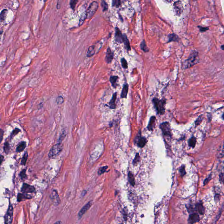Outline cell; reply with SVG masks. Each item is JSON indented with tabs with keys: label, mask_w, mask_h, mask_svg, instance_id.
<instances>
[{
	"label": "cell",
	"mask_w": 224,
	"mask_h": 224,
	"mask_svg": "<svg viewBox=\"0 0 224 224\" xmlns=\"http://www.w3.org/2000/svg\"><path fill=\"white\" fill-rule=\"evenodd\" d=\"M199 62V53L196 50H193L191 52L188 58L184 63V68L188 69L193 67Z\"/></svg>",
	"instance_id": "cell-1"
},
{
	"label": "cell",
	"mask_w": 224,
	"mask_h": 224,
	"mask_svg": "<svg viewBox=\"0 0 224 224\" xmlns=\"http://www.w3.org/2000/svg\"><path fill=\"white\" fill-rule=\"evenodd\" d=\"M166 100L165 99H159L157 98H154L152 99V103L154 107L158 114L163 115L165 112V106Z\"/></svg>",
	"instance_id": "cell-2"
},
{
	"label": "cell",
	"mask_w": 224,
	"mask_h": 224,
	"mask_svg": "<svg viewBox=\"0 0 224 224\" xmlns=\"http://www.w3.org/2000/svg\"><path fill=\"white\" fill-rule=\"evenodd\" d=\"M63 149L61 143H57L53 146L48 153V157L50 158H54L60 154Z\"/></svg>",
	"instance_id": "cell-3"
},
{
	"label": "cell",
	"mask_w": 224,
	"mask_h": 224,
	"mask_svg": "<svg viewBox=\"0 0 224 224\" xmlns=\"http://www.w3.org/2000/svg\"><path fill=\"white\" fill-rule=\"evenodd\" d=\"M98 7L99 4L98 2L94 1L91 3L86 12V19H89L92 17L97 12Z\"/></svg>",
	"instance_id": "cell-4"
},
{
	"label": "cell",
	"mask_w": 224,
	"mask_h": 224,
	"mask_svg": "<svg viewBox=\"0 0 224 224\" xmlns=\"http://www.w3.org/2000/svg\"><path fill=\"white\" fill-rule=\"evenodd\" d=\"M159 127L164 136L170 138L172 137V130L170 124L168 122H165L161 124Z\"/></svg>",
	"instance_id": "cell-5"
},
{
	"label": "cell",
	"mask_w": 224,
	"mask_h": 224,
	"mask_svg": "<svg viewBox=\"0 0 224 224\" xmlns=\"http://www.w3.org/2000/svg\"><path fill=\"white\" fill-rule=\"evenodd\" d=\"M148 140L145 137L141 136V131H139L134 140V143L136 144L138 147L142 148L145 145Z\"/></svg>",
	"instance_id": "cell-6"
},
{
	"label": "cell",
	"mask_w": 224,
	"mask_h": 224,
	"mask_svg": "<svg viewBox=\"0 0 224 224\" xmlns=\"http://www.w3.org/2000/svg\"><path fill=\"white\" fill-rule=\"evenodd\" d=\"M184 7L181 1L178 0L174 3L173 11L176 16H180L183 12Z\"/></svg>",
	"instance_id": "cell-7"
},
{
	"label": "cell",
	"mask_w": 224,
	"mask_h": 224,
	"mask_svg": "<svg viewBox=\"0 0 224 224\" xmlns=\"http://www.w3.org/2000/svg\"><path fill=\"white\" fill-rule=\"evenodd\" d=\"M13 218V208L12 205H10L8 207L7 212L5 216V224H12Z\"/></svg>",
	"instance_id": "cell-8"
},
{
	"label": "cell",
	"mask_w": 224,
	"mask_h": 224,
	"mask_svg": "<svg viewBox=\"0 0 224 224\" xmlns=\"http://www.w3.org/2000/svg\"><path fill=\"white\" fill-rule=\"evenodd\" d=\"M36 191L35 188L33 186L29 184H24L22 188V192L23 193H33Z\"/></svg>",
	"instance_id": "cell-9"
},
{
	"label": "cell",
	"mask_w": 224,
	"mask_h": 224,
	"mask_svg": "<svg viewBox=\"0 0 224 224\" xmlns=\"http://www.w3.org/2000/svg\"><path fill=\"white\" fill-rule=\"evenodd\" d=\"M200 220L199 215L197 213H192L189 216L188 222L189 224H193L198 222Z\"/></svg>",
	"instance_id": "cell-10"
},
{
	"label": "cell",
	"mask_w": 224,
	"mask_h": 224,
	"mask_svg": "<svg viewBox=\"0 0 224 224\" xmlns=\"http://www.w3.org/2000/svg\"><path fill=\"white\" fill-rule=\"evenodd\" d=\"M123 34L121 32L118 27H116L115 34V41L118 43H123Z\"/></svg>",
	"instance_id": "cell-11"
},
{
	"label": "cell",
	"mask_w": 224,
	"mask_h": 224,
	"mask_svg": "<svg viewBox=\"0 0 224 224\" xmlns=\"http://www.w3.org/2000/svg\"><path fill=\"white\" fill-rule=\"evenodd\" d=\"M114 57V53L110 47L108 48L105 54V60L107 64H110L112 62Z\"/></svg>",
	"instance_id": "cell-12"
},
{
	"label": "cell",
	"mask_w": 224,
	"mask_h": 224,
	"mask_svg": "<svg viewBox=\"0 0 224 224\" xmlns=\"http://www.w3.org/2000/svg\"><path fill=\"white\" fill-rule=\"evenodd\" d=\"M92 205V201H91L88 202L86 205H85L83 207L81 208V210L80 211L78 214L79 218H81L82 216L85 214V213L90 208Z\"/></svg>",
	"instance_id": "cell-13"
},
{
	"label": "cell",
	"mask_w": 224,
	"mask_h": 224,
	"mask_svg": "<svg viewBox=\"0 0 224 224\" xmlns=\"http://www.w3.org/2000/svg\"><path fill=\"white\" fill-rule=\"evenodd\" d=\"M50 198L54 203V204L55 206L59 205L60 203V198L56 191H53L51 195Z\"/></svg>",
	"instance_id": "cell-14"
},
{
	"label": "cell",
	"mask_w": 224,
	"mask_h": 224,
	"mask_svg": "<svg viewBox=\"0 0 224 224\" xmlns=\"http://www.w3.org/2000/svg\"><path fill=\"white\" fill-rule=\"evenodd\" d=\"M155 121H156V117L155 116H152L150 119V120L147 127V129L149 131H153L155 128Z\"/></svg>",
	"instance_id": "cell-15"
},
{
	"label": "cell",
	"mask_w": 224,
	"mask_h": 224,
	"mask_svg": "<svg viewBox=\"0 0 224 224\" xmlns=\"http://www.w3.org/2000/svg\"><path fill=\"white\" fill-rule=\"evenodd\" d=\"M129 89V85L127 83H125L123 87V89L122 90L121 93L120 95V97L122 99H126L127 95Z\"/></svg>",
	"instance_id": "cell-16"
},
{
	"label": "cell",
	"mask_w": 224,
	"mask_h": 224,
	"mask_svg": "<svg viewBox=\"0 0 224 224\" xmlns=\"http://www.w3.org/2000/svg\"><path fill=\"white\" fill-rule=\"evenodd\" d=\"M123 43H124L125 48L127 51L131 50V47L130 46V43L129 40L127 38V36L125 34H123Z\"/></svg>",
	"instance_id": "cell-17"
},
{
	"label": "cell",
	"mask_w": 224,
	"mask_h": 224,
	"mask_svg": "<svg viewBox=\"0 0 224 224\" xmlns=\"http://www.w3.org/2000/svg\"><path fill=\"white\" fill-rule=\"evenodd\" d=\"M168 37L169 40L168 41L167 43H170L171 42H178L179 40L178 36L176 34L174 33L170 34L169 35H168Z\"/></svg>",
	"instance_id": "cell-18"
},
{
	"label": "cell",
	"mask_w": 224,
	"mask_h": 224,
	"mask_svg": "<svg viewBox=\"0 0 224 224\" xmlns=\"http://www.w3.org/2000/svg\"><path fill=\"white\" fill-rule=\"evenodd\" d=\"M117 92L114 93L112 95L111 99L110 101L109 104V106L111 109H114L116 108V100L117 99Z\"/></svg>",
	"instance_id": "cell-19"
},
{
	"label": "cell",
	"mask_w": 224,
	"mask_h": 224,
	"mask_svg": "<svg viewBox=\"0 0 224 224\" xmlns=\"http://www.w3.org/2000/svg\"><path fill=\"white\" fill-rule=\"evenodd\" d=\"M196 209L197 211H198L200 215H202L204 214L205 212V208L203 205L202 203H199L196 207Z\"/></svg>",
	"instance_id": "cell-20"
},
{
	"label": "cell",
	"mask_w": 224,
	"mask_h": 224,
	"mask_svg": "<svg viewBox=\"0 0 224 224\" xmlns=\"http://www.w3.org/2000/svg\"><path fill=\"white\" fill-rule=\"evenodd\" d=\"M119 79V77L117 76H112L110 77V82L112 84V86L113 87L116 88L117 86V81Z\"/></svg>",
	"instance_id": "cell-21"
},
{
	"label": "cell",
	"mask_w": 224,
	"mask_h": 224,
	"mask_svg": "<svg viewBox=\"0 0 224 224\" xmlns=\"http://www.w3.org/2000/svg\"><path fill=\"white\" fill-rule=\"evenodd\" d=\"M95 46H91L88 48V50L87 53V57H92L95 54Z\"/></svg>",
	"instance_id": "cell-22"
},
{
	"label": "cell",
	"mask_w": 224,
	"mask_h": 224,
	"mask_svg": "<svg viewBox=\"0 0 224 224\" xmlns=\"http://www.w3.org/2000/svg\"><path fill=\"white\" fill-rule=\"evenodd\" d=\"M26 143L25 141H22L21 143H20L19 145L17 146L16 151L17 152H20L24 150L26 148Z\"/></svg>",
	"instance_id": "cell-23"
},
{
	"label": "cell",
	"mask_w": 224,
	"mask_h": 224,
	"mask_svg": "<svg viewBox=\"0 0 224 224\" xmlns=\"http://www.w3.org/2000/svg\"><path fill=\"white\" fill-rule=\"evenodd\" d=\"M32 198L31 196L29 195L26 193H19L18 196V201H20L23 200V199H29Z\"/></svg>",
	"instance_id": "cell-24"
},
{
	"label": "cell",
	"mask_w": 224,
	"mask_h": 224,
	"mask_svg": "<svg viewBox=\"0 0 224 224\" xmlns=\"http://www.w3.org/2000/svg\"><path fill=\"white\" fill-rule=\"evenodd\" d=\"M128 180H129V183L131 184L132 186H134L135 184V179L134 177V175L132 173V172L131 171H129L128 172Z\"/></svg>",
	"instance_id": "cell-25"
},
{
	"label": "cell",
	"mask_w": 224,
	"mask_h": 224,
	"mask_svg": "<svg viewBox=\"0 0 224 224\" xmlns=\"http://www.w3.org/2000/svg\"><path fill=\"white\" fill-rule=\"evenodd\" d=\"M196 142H197V139L195 137L192 136L189 140V146L191 148H194L195 147Z\"/></svg>",
	"instance_id": "cell-26"
},
{
	"label": "cell",
	"mask_w": 224,
	"mask_h": 224,
	"mask_svg": "<svg viewBox=\"0 0 224 224\" xmlns=\"http://www.w3.org/2000/svg\"><path fill=\"white\" fill-rule=\"evenodd\" d=\"M140 47H141V49L145 52H148L149 51L148 48L146 45L145 41V40H143L140 44Z\"/></svg>",
	"instance_id": "cell-27"
},
{
	"label": "cell",
	"mask_w": 224,
	"mask_h": 224,
	"mask_svg": "<svg viewBox=\"0 0 224 224\" xmlns=\"http://www.w3.org/2000/svg\"><path fill=\"white\" fill-rule=\"evenodd\" d=\"M7 9H4L3 10L0 14V21H5L7 16Z\"/></svg>",
	"instance_id": "cell-28"
},
{
	"label": "cell",
	"mask_w": 224,
	"mask_h": 224,
	"mask_svg": "<svg viewBox=\"0 0 224 224\" xmlns=\"http://www.w3.org/2000/svg\"><path fill=\"white\" fill-rule=\"evenodd\" d=\"M140 159H141V158H140V156L139 155V154L138 153H136L135 157L133 161V164L134 165H137L138 163L140 162Z\"/></svg>",
	"instance_id": "cell-29"
},
{
	"label": "cell",
	"mask_w": 224,
	"mask_h": 224,
	"mask_svg": "<svg viewBox=\"0 0 224 224\" xmlns=\"http://www.w3.org/2000/svg\"><path fill=\"white\" fill-rule=\"evenodd\" d=\"M179 172H180V174L181 175V176L182 177H184L186 174V170H185V166L184 165H182L181 167L179 168Z\"/></svg>",
	"instance_id": "cell-30"
},
{
	"label": "cell",
	"mask_w": 224,
	"mask_h": 224,
	"mask_svg": "<svg viewBox=\"0 0 224 224\" xmlns=\"http://www.w3.org/2000/svg\"><path fill=\"white\" fill-rule=\"evenodd\" d=\"M107 166H105L103 167H100L98 170V174L99 175H101L103 174L104 172L106 171V169H107Z\"/></svg>",
	"instance_id": "cell-31"
},
{
	"label": "cell",
	"mask_w": 224,
	"mask_h": 224,
	"mask_svg": "<svg viewBox=\"0 0 224 224\" xmlns=\"http://www.w3.org/2000/svg\"><path fill=\"white\" fill-rule=\"evenodd\" d=\"M121 65L123 68L124 69H127L128 68V64L126 60L124 58H122L121 59Z\"/></svg>",
	"instance_id": "cell-32"
},
{
	"label": "cell",
	"mask_w": 224,
	"mask_h": 224,
	"mask_svg": "<svg viewBox=\"0 0 224 224\" xmlns=\"http://www.w3.org/2000/svg\"><path fill=\"white\" fill-rule=\"evenodd\" d=\"M101 6L103 9V12H105L108 9V5L104 0H102L101 2Z\"/></svg>",
	"instance_id": "cell-33"
},
{
	"label": "cell",
	"mask_w": 224,
	"mask_h": 224,
	"mask_svg": "<svg viewBox=\"0 0 224 224\" xmlns=\"http://www.w3.org/2000/svg\"><path fill=\"white\" fill-rule=\"evenodd\" d=\"M28 153L27 152H26V153L24 154V155H23V157L22 158V161L21 162V164L22 165H26V161H27V159L28 158Z\"/></svg>",
	"instance_id": "cell-34"
},
{
	"label": "cell",
	"mask_w": 224,
	"mask_h": 224,
	"mask_svg": "<svg viewBox=\"0 0 224 224\" xmlns=\"http://www.w3.org/2000/svg\"><path fill=\"white\" fill-rule=\"evenodd\" d=\"M10 148V147L9 144L8 142H6L5 143V145L4 147V151L6 154L8 153L9 152Z\"/></svg>",
	"instance_id": "cell-35"
},
{
	"label": "cell",
	"mask_w": 224,
	"mask_h": 224,
	"mask_svg": "<svg viewBox=\"0 0 224 224\" xmlns=\"http://www.w3.org/2000/svg\"><path fill=\"white\" fill-rule=\"evenodd\" d=\"M121 5V1L119 0H114L112 1V6L118 7Z\"/></svg>",
	"instance_id": "cell-36"
},
{
	"label": "cell",
	"mask_w": 224,
	"mask_h": 224,
	"mask_svg": "<svg viewBox=\"0 0 224 224\" xmlns=\"http://www.w3.org/2000/svg\"><path fill=\"white\" fill-rule=\"evenodd\" d=\"M86 19V13L85 14H82V15H81V18H80V21H79V26H81L82 24H83L84 22L85 19Z\"/></svg>",
	"instance_id": "cell-37"
},
{
	"label": "cell",
	"mask_w": 224,
	"mask_h": 224,
	"mask_svg": "<svg viewBox=\"0 0 224 224\" xmlns=\"http://www.w3.org/2000/svg\"><path fill=\"white\" fill-rule=\"evenodd\" d=\"M202 116V115H200V116H199L198 118L196 120L195 122V124L196 126H197L199 125H200V123L202 121L203 119Z\"/></svg>",
	"instance_id": "cell-38"
},
{
	"label": "cell",
	"mask_w": 224,
	"mask_h": 224,
	"mask_svg": "<svg viewBox=\"0 0 224 224\" xmlns=\"http://www.w3.org/2000/svg\"><path fill=\"white\" fill-rule=\"evenodd\" d=\"M20 132V130L18 128H16L14 129L13 131H12V134H11V138L12 139L14 136H15L17 134H18Z\"/></svg>",
	"instance_id": "cell-39"
},
{
	"label": "cell",
	"mask_w": 224,
	"mask_h": 224,
	"mask_svg": "<svg viewBox=\"0 0 224 224\" xmlns=\"http://www.w3.org/2000/svg\"><path fill=\"white\" fill-rule=\"evenodd\" d=\"M78 2V0H71L70 5L71 6V7L73 10H74L75 9L76 5L77 3Z\"/></svg>",
	"instance_id": "cell-40"
},
{
	"label": "cell",
	"mask_w": 224,
	"mask_h": 224,
	"mask_svg": "<svg viewBox=\"0 0 224 224\" xmlns=\"http://www.w3.org/2000/svg\"><path fill=\"white\" fill-rule=\"evenodd\" d=\"M64 102V98H63L61 96H60L57 97L56 100V102L57 103V104H61L62 103Z\"/></svg>",
	"instance_id": "cell-41"
},
{
	"label": "cell",
	"mask_w": 224,
	"mask_h": 224,
	"mask_svg": "<svg viewBox=\"0 0 224 224\" xmlns=\"http://www.w3.org/2000/svg\"><path fill=\"white\" fill-rule=\"evenodd\" d=\"M198 28L199 29V30L201 33L205 32L206 31H207L209 29L208 27H202V26H198Z\"/></svg>",
	"instance_id": "cell-42"
},
{
	"label": "cell",
	"mask_w": 224,
	"mask_h": 224,
	"mask_svg": "<svg viewBox=\"0 0 224 224\" xmlns=\"http://www.w3.org/2000/svg\"><path fill=\"white\" fill-rule=\"evenodd\" d=\"M211 177H212V175L211 174L208 177H207L206 179H205L204 181V185L205 186V185L207 184L210 181V180L211 179Z\"/></svg>",
	"instance_id": "cell-43"
},
{
	"label": "cell",
	"mask_w": 224,
	"mask_h": 224,
	"mask_svg": "<svg viewBox=\"0 0 224 224\" xmlns=\"http://www.w3.org/2000/svg\"><path fill=\"white\" fill-rule=\"evenodd\" d=\"M26 169H23L22 172H21V173L20 174V177H21L22 179L25 178L26 177Z\"/></svg>",
	"instance_id": "cell-44"
},
{
	"label": "cell",
	"mask_w": 224,
	"mask_h": 224,
	"mask_svg": "<svg viewBox=\"0 0 224 224\" xmlns=\"http://www.w3.org/2000/svg\"><path fill=\"white\" fill-rule=\"evenodd\" d=\"M3 136H4V131L0 129V143H1L2 141Z\"/></svg>",
	"instance_id": "cell-45"
},
{
	"label": "cell",
	"mask_w": 224,
	"mask_h": 224,
	"mask_svg": "<svg viewBox=\"0 0 224 224\" xmlns=\"http://www.w3.org/2000/svg\"><path fill=\"white\" fill-rule=\"evenodd\" d=\"M219 180L221 182L223 183L224 181V174L223 173H221L219 175Z\"/></svg>",
	"instance_id": "cell-46"
},
{
	"label": "cell",
	"mask_w": 224,
	"mask_h": 224,
	"mask_svg": "<svg viewBox=\"0 0 224 224\" xmlns=\"http://www.w3.org/2000/svg\"><path fill=\"white\" fill-rule=\"evenodd\" d=\"M4 157L2 155H0V165L2 164L3 161H4Z\"/></svg>",
	"instance_id": "cell-47"
},
{
	"label": "cell",
	"mask_w": 224,
	"mask_h": 224,
	"mask_svg": "<svg viewBox=\"0 0 224 224\" xmlns=\"http://www.w3.org/2000/svg\"><path fill=\"white\" fill-rule=\"evenodd\" d=\"M54 224H62V222L61 221H58V222H56Z\"/></svg>",
	"instance_id": "cell-48"
},
{
	"label": "cell",
	"mask_w": 224,
	"mask_h": 224,
	"mask_svg": "<svg viewBox=\"0 0 224 224\" xmlns=\"http://www.w3.org/2000/svg\"><path fill=\"white\" fill-rule=\"evenodd\" d=\"M221 49H222V50H224V45H223L221 46Z\"/></svg>",
	"instance_id": "cell-49"
},
{
	"label": "cell",
	"mask_w": 224,
	"mask_h": 224,
	"mask_svg": "<svg viewBox=\"0 0 224 224\" xmlns=\"http://www.w3.org/2000/svg\"><path fill=\"white\" fill-rule=\"evenodd\" d=\"M2 33V31H0V36H1V35Z\"/></svg>",
	"instance_id": "cell-50"
}]
</instances>
